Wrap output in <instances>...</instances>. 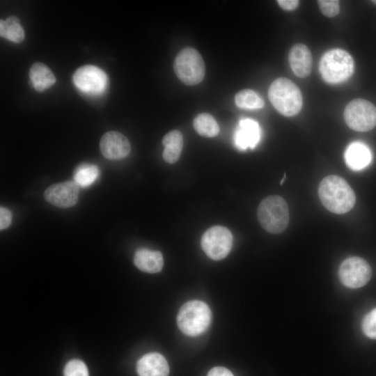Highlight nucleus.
I'll return each instance as SVG.
<instances>
[{"label": "nucleus", "mask_w": 376, "mask_h": 376, "mask_svg": "<svg viewBox=\"0 0 376 376\" xmlns=\"http://www.w3.org/2000/svg\"><path fill=\"white\" fill-rule=\"evenodd\" d=\"M318 196L324 207L335 214H345L352 209L356 196L346 180L338 175L322 179L318 187Z\"/></svg>", "instance_id": "f257e3e1"}, {"label": "nucleus", "mask_w": 376, "mask_h": 376, "mask_svg": "<svg viewBox=\"0 0 376 376\" xmlns=\"http://www.w3.org/2000/svg\"><path fill=\"white\" fill-rule=\"evenodd\" d=\"M268 97L273 107L281 115L290 117L297 115L303 104L299 88L290 79H276L270 84Z\"/></svg>", "instance_id": "f03ea898"}, {"label": "nucleus", "mask_w": 376, "mask_h": 376, "mask_svg": "<svg viewBox=\"0 0 376 376\" xmlns=\"http://www.w3.org/2000/svg\"><path fill=\"white\" fill-rule=\"evenodd\" d=\"M354 68L352 56L347 51L336 48L323 54L319 71L326 82L338 84L347 81L352 75Z\"/></svg>", "instance_id": "7ed1b4c3"}, {"label": "nucleus", "mask_w": 376, "mask_h": 376, "mask_svg": "<svg viewBox=\"0 0 376 376\" xmlns=\"http://www.w3.org/2000/svg\"><path fill=\"white\" fill-rule=\"evenodd\" d=\"M257 217L261 226L267 232L278 234L283 232L289 223V209L281 196H269L260 203Z\"/></svg>", "instance_id": "20e7f679"}, {"label": "nucleus", "mask_w": 376, "mask_h": 376, "mask_svg": "<svg viewBox=\"0 0 376 376\" xmlns=\"http://www.w3.org/2000/svg\"><path fill=\"white\" fill-rule=\"evenodd\" d=\"M211 316L210 309L205 302L191 300L180 307L177 315V324L183 334L196 336L207 330Z\"/></svg>", "instance_id": "39448f33"}, {"label": "nucleus", "mask_w": 376, "mask_h": 376, "mask_svg": "<svg viewBox=\"0 0 376 376\" xmlns=\"http://www.w3.org/2000/svg\"><path fill=\"white\" fill-rule=\"evenodd\" d=\"M174 72L185 84L194 86L205 76V63L200 53L192 47L182 49L175 58Z\"/></svg>", "instance_id": "423d86ee"}, {"label": "nucleus", "mask_w": 376, "mask_h": 376, "mask_svg": "<svg viewBox=\"0 0 376 376\" xmlns=\"http://www.w3.org/2000/svg\"><path fill=\"white\" fill-rule=\"evenodd\" d=\"M344 119L354 131H370L376 126V107L365 99H354L346 105Z\"/></svg>", "instance_id": "0eeeda50"}, {"label": "nucleus", "mask_w": 376, "mask_h": 376, "mask_svg": "<svg viewBox=\"0 0 376 376\" xmlns=\"http://www.w3.org/2000/svg\"><path fill=\"white\" fill-rule=\"evenodd\" d=\"M201 244L203 251L209 258L219 260L226 258L230 251L233 235L227 228L214 226L203 233Z\"/></svg>", "instance_id": "6e6552de"}, {"label": "nucleus", "mask_w": 376, "mask_h": 376, "mask_svg": "<svg viewBox=\"0 0 376 376\" xmlns=\"http://www.w3.org/2000/svg\"><path fill=\"white\" fill-rule=\"evenodd\" d=\"M372 269L368 263L359 256L350 257L343 261L338 269L341 283L350 288L364 286L370 281Z\"/></svg>", "instance_id": "1a4fd4ad"}, {"label": "nucleus", "mask_w": 376, "mask_h": 376, "mask_svg": "<svg viewBox=\"0 0 376 376\" xmlns=\"http://www.w3.org/2000/svg\"><path fill=\"white\" fill-rule=\"evenodd\" d=\"M73 81L80 91L91 95L101 94L107 85V75L94 65H84L77 69Z\"/></svg>", "instance_id": "9d476101"}, {"label": "nucleus", "mask_w": 376, "mask_h": 376, "mask_svg": "<svg viewBox=\"0 0 376 376\" xmlns=\"http://www.w3.org/2000/svg\"><path fill=\"white\" fill-rule=\"evenodd\" d=\"M79 187L73 181L54 184L45 191V200L58 207L67 208L75 205L79 199Z\"/></svg>", "instance_id": "9b49d317"}, {"label": "nucleus", "mask_w": 376, "mask_h": 376, "mask_svg": "<svg viewBox=\"0 0 376 376\" xmlns=\"http://www.w3.org/2000/svg\"><path fill=\"white\" fill-rule=\"evenodd\" d=\"M100 148L104 157L118 160L126 157L131 150L129 140L123 134L111 131L105 133L100 142Z\"/></svg>", "instance_id": "f8f14e48"}, {"label": "nucleus", "mask_w": 376, "mask_h": 376, "mask_svg": "<svg viewBox=\"0 0 376 376\" xmlns=\"http://www.w3.org/2000/svg\"><path fill=\"white\" fill-rule=\"evenodd\" d=\"M261 130L258 123L250 118L241 119L234 135L236 147L240 150L254 148L260 140Z\"/></svg>", "instance_id": "ddd939ff"}, {"label": "nucleus", "mask_w": 376, "mask_h": 376, "mask_svg": "<svg viewBox=\"0 0 376 376\" xmlns=\"http://www.w3.org/2000/svg\"><path fill=\"white\" fill-rule=\"evenodd\" d=\"M288 62L294 74L299 78L308 77L312 68V54L308 47L297 43L288 53Z\"/></svg>", "instance_id": "4468645a"}, {"label": "nucleus", "mask_w": 376, "mask_h": 376, "mask_svg": "<svg viewBox=\"0 0 376 376\" xmlns=\"http://www.w3.org/2000/svg\"><path fill=\"white\" fill-rule=\"evenodd\" d=\"M136 370L139 376H168L169 366L162 354L150 352L138 361Z\"/></svg>", "instance_id": "2eb2a0df"}, {"label": "nucleus", "mask_w": 376, "mask_h": 376, "mask_svg": "<svg viewBox=\"0 0 376 376\" xmlns=\"http://www.w3.org/2000/svg\"><path fill=\"white\" fill-rule=\"evenodd\" d=\"M344 158L346 165L351 170L358 171L370 164L372 161V153L365 143L354 141L347 147Z\"/></svg>", "instance_id": "dca6fc26"}, {"label": "nucleus", "mask_w": 376, "mask_h": 376, "mask_svg": "<svg viewBox=\"0 0 376 376\" xmlns=\"http://www.w3.org/2000/svg\"><path fill=\"white\" fill-rule=\"evenodd\" d=\"M134 263L140 270L152 274L162 270L164 259L161 252L141 248L135 252Z\"/></svg>", "instance_id": "f3484780"}, {"label": "nucleus", "mask_w": 376, "mask_h": 376, "mask_svg": "<svg viewBox=\"0 0 376 376\" xmlns=\"http://www.w3.org/2000/svg\"><path fill=\"white\" fill-rule=\"evenodd\" d=\"M164 146L163 159L169 164L175 163L180 157L183 146L182 133L177 130L168 132L162 139Z\"/></svg>", "instance_id": "a211bd4d"}, {"label": "nucleus", "mask_w": 376, "mask_h": 376, "mask_svg": "<svg viewBox=\"0 0 376 376\" xmlns=\"http://www.w3.org/2000/svg\"><path fill=\"white\" fill-rule=\"evenodd\" d=\"M29 77L33 87L38 91H43L56 82V77L50 68L42 63H35L31 66Z\"/></svg>", "instance_id": "6ab92c4d"}, {"label": "nucleus", "mask_w": 376, "mask_h": 376, "mask_svg": "<svg viewBox=\"0 0 376 376\" xmlns=\"http://www.w3.org/2000/svg\"><path fill=\"white\" fill-rule=\"evenodd\" d=\"M0 35L15 43L22 42L24 39V32L19 19L15 16H10L6 20L1 19Z\"/></svg>", "instance_id": "aec40b11"}, {"label": "nucleus", "mask_w": 376, "mask_h": 376, "mask_svg": "<svg viewBox=\"0 0 376 376\" xmlns=\"http://www.w3.org/2000/svg\"><path fill=\"white\" fill-rule=\"evenodd\" d=\"M195 130L201 136L214 137L219 132V127L214 117L207 113L197 115L193 122Z\"/></svg>", "instance_id": "412c9836"}, {"label": "nucleus", "mask_w": 376, "mask_h": 376, "mask_svg": "<svg viewBox=\"0 0 376 376\" xmlns=\"http://www.w3.org/2000/svg\"><path fill=\"white\" fill-rule=\"evenodd\" d=\"M235 102L239 108L250 110L261 109L265 104L263 98L251 89H244L236 93Z\"/></svg>", "instance_id": "4be33fe9"}, {"label": "nucleus", "mask_w": 376, "mask_h": 376, "mask_svg": "<svg viewBox=\"0 0 376 376\" xmlns=\"http://www.w3.org/2000/svg\"><path fill=\"white\" fill-rule=\"evenodd\" d=\"M98 175L99 169L97 166L83 164L76 169L74 175V182L79 187H87L96 180Z\"/></svg>", "instance_id": "5701e85b"}, {"label": "nucleus", "mask_w": 376, "mask_h": 376, "mask_svg": "<svg viewBox=\"0 0 376 376\" xmlns=\"http://www.w3.org/2000/svg\"><path fill=\"white\" fill-rule=\"evenodd\" d=\"M63 375L64 376H89L87 366L79 359L68 361L64 368Z\"/></svg>", "instance_id": "b1692460"}, {"label": "nucleus", "mask_w": 376, "mask_h": 376, "mask_svg": "<svg viewBox=\"0 0 376 376\" xmlns=\"http://www.w3.org/2000/svg\"><path fill=\"white\" fill-rule=\"evenodd\" d=\"M362 330L365 335L370 338L376 339V308L363 318Z\"/></svg>", "instance_id": "393cba45"}, {"label": "nucleus", "mask_w": 376, "mask_h": 376, "mask_svg": "<svg viewBox=\"0 0 376 376\" xmlns=\"http://www.w3.org/2000/svg\"><path fill=\"white\" fill-rule=\"evenodd\" d=\"M318 5L321 13L328 17H335L339 13L340 6L337 0H319Z\"/></svg>", "instance_id": "a878e982"}, {"label": "nucleus", "mask_w": 376, "mask_h": 376, "mask_svg": "<svg viewBox=\"0 0 376 376\" xmlns=\"http://www.w3.org/2000/svg\"><path fill=\"white\" fill-rule=\"evenodd\" d=\"M12 221V214L6 208H0V228L1 230L8 228Z\"/></svg>", "instance_id": "bb28decb"}, {"label": "nucleus", "mask_w": 376, "mask_h": 376, "mask_svg": "<svg viewBox=\"0 0 376 376\" xmlns=\"http://www.w3.org/2000/svg\"><path fill=\"white\" fill-rule=\"evenodd\" d=\"M277 3L282 9L287 11L295 10L299 4L298 0H278Z\"/></svg>", "instance_id": "cd10ccee"}, {"label": "nucleus", "mask_w": 376, "mask_h": 376, "mask_svg": "<svg viewBox=\"0 0 376 376\" xmlns=\"http://www.w3.org/2000/svg\"><path fill=\"white\" fill-rule=\"evenodd\" d=\"M207 376H234L233 373L224 367H214L212 368Z\"/></svg>", "instance_id": "c85d7f7f"}, {"label": "nucleus", "mask_w": 376, "mask_h": 376, "mask_svg": "<svg viewBox=\"0 0 376 376\" xmlns=\"http://www.w3.org/2000/svg\"><path fill=\"white\" fill-rule=\"evenodd\" d=\"M285 179V175H284L283 178L282 180H281V185H282V184L283 183Z\"/></svg>", "instance_id": "c756f323"}, {"label": "nucleus", "mask_w": 376, "mask_h": 376, "mask_svg": "<svg viewBox=\"0 0 376 376\" xmlns=\"http://www.w3.org/2000/svg\"><path fill=\"white\" fill-rule=\"evenodd\" d=\"M373 2L376 4V0L373 1Z\"/></svg>", "instance_id": "7c9ffc66"}]
</instances>
